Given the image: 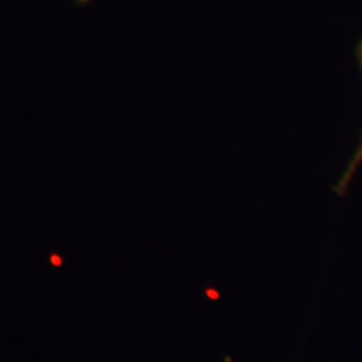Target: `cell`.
<instances>
[{
	"label": "cell",
	"instance_id": "cell-1",
	"mask_svg": "<svg viewBox=\"0 0 362 362\" xmlns=\"http://www.w3.org/2000/svg\"><path fill=\"white\" fill-rule=\"evenodd\" d=\"M356 54H357V61H359V67H361V71H362V39H361V42L357 44ZM361 163H362V136H361L359 146L356 148V151H354V155H352L351 161L347 163V168L344 170L341 180H339L337 183H336V187H334V192L339 193V194H346L347 193L351 181H352V178H354L356 171L361 166Z\"/></svg>",
	"mask_w": 362,
	"mask_h": 362
}]
</instances>
